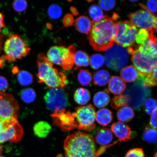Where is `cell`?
<instances>
[{
    "label": "cell",
    "instance_id": "6da1fadb",
    "mask_svg": "<svg viewBox=\"0 0 157 157\" xmlns=\"http://www.w3.org/2000/svg\"><path fill=\"white\" fill-rule=\"evenodd\" d=\"M117 15L112 18L107 15L99 22H94L87 39L91 46L97 52L106 51L115 43V27L117 21Z\"/></svg>",
    "mask_w": 157,
    "mask_h": 157
},
{
    "label": "cell",
    "instance_id": "7a4b0ae2",
    "mask_svg": "<svg viewBox=\"0 0 157 157\" xmlns=\"http://www.w3.org/2000/svg\"><path fill=\"white\" fill-rule=\"evenodd\" d=\"M66 157H97L95 141L91 135L77 132L68 135L64 141Z\"/></svg>",
    "mask_w": 157,
    "mask_h": 157
},
{
    "label": "cell",
    "instance_id": "3957f363",
    "mask_svg": "<svg viewBox=\"0 0 157 157\" xmlns=\"http://www.w3.org/2000/svg\"><path fill=\"white\" fill-rule=\"evenodd\" d=\"M31 49L28 48L19 35H12L5 41L4 51L6 60L8 62H14L25 57L29 54Z\"/></svg>",
    "mask_w": 157,
    "mask_h": 157
},
{
    "label": "cell",
    "instance_id": "277c9868",
    "mask_svg": "<svg viewBox=\"0 0 157 157\" xmlns=\"http://www.w3.org/2000/svg\"><path fill=\"white\" fill-rule=\"evenodd\" d=\"M104 59L108 68L118 71L122 69L128 63L129 54L127 48L116 44L108 49Z\"/></svg>",
    "mask_w": 157,
    "mask_h": 157
},
{
    "label": "cell",
    "instance_id": "5b68a950",
    "mask_svg": "<svg viewBox=\"0 0 157 157\" xmlns=\"http://www.w3.org/2000/svg\"><path fill=\"white\" fill-rule=\"evenodd\" d=\"M138 32V29L130 21L117 22L115 27V42L124 48L132 46Z\"/></svg>",
    "mask_w": 157,
    "mask_h": 157
},
{
    "label": "cell",
    "instance_id": "8992f818",
    "mask_svg": "<svg viewBox=\"0 0 157 157\" xmlns=\"http://www.w3.org/2000/svg\"><path fill=\"white\" fill-rule=\"evenodd\" d=\"M23 135V128L17 122V119L0 121V144L7 142H19Z\"/></svg>",
    "mask_w": 157,
    "mask_h": 157
},
{
    "label": "cell",
    "instance_id": "52a82bcc",
    "mask_svg": "<svg viewBox=\"0 0 157 157\" xmlns=\"http://www.w3.org/2000/svg\"><path fill=\"white\" fill-rule=\"evenodd\" d=\"M95 108L92 104L76 107L74 113L77 123V128L80 130L92 132L95 129Z\"/></svg>",
    "mask_w": 157,
    "mask_h": 157
},
{
    "label": "cell",
    "instance_id": "ba28073f",
    "mask_svg": "<svg viewBox=\"0 0 157 157\" xmlns=\"http://www.w3.org/2000/svg\"><path fill=\"white\" fill-rule=\"evenodd\" d=\"M131 23L137 28L144 29L156 32L157 17L150 12L144 10L130 13L128 15Z\"/></svg>",
    "mask_w": 157,
    "mask_h": 157
},
{
    "label": "cell",
    "instance_id": "9c48e42d",
    "mask_svg": "<svg viewBox=\"0 0 157 157\" xmlns=\"http://www.w3.org/2000/svg\"><path fill=\"white\" fill-rule=\"evenodd\" d=\"M44 99L48 109L53 111L64 109L68 104L67 96L62 88H51Z\"/></svg>",
    "mask_w": 157,
    "mask_h": 157
},
{
    "label": "cell",
    "instance_id": "30bf717a",
    "mask_svg": "<svg viewBox=\"0 0 157 157\" xmlns=\"http://www.w3.org/2000/svg\"><path fill=\"white\" fill-rule=\"evenodd\" d=\"M19 111L18 102L11 94L0 95V121L17 119Z\"/></svg>",
    "mask_w": 157,
    "mask_h": 157
},
{
    "label": "cell",
    "instance_id": "8fae6325",
    "mask_svg": "<svg viewBox=\"0 0 157 157\" xmlns=\"http://www.w3.org/2000/svg\"><path fill=\"white\" fill-rule=\"evenodd\" d=\"M130 54L132 55L131 60L138 71V78H141L151 72L157 67V58L150 59L139 52L138 49L133 48Z\"/></svg>",
    "mask_w": 157,
    "mask_h": 157
},
{
    "label": "cell",
    "instance_id": "7c38bea8",
    "mask_svg": "<svg viewBox=\"0 0 157 157\" xmlns=\"http://www.w3.org/2000/svg\"><path fill=\"white\" fill-rule=\"evenodd\" d=\"M51 116L55 124L63 131H70L77 128L78 124L74 113L66 111L64 109L54 111Z\"/></svg>",
    "mask_w": 157,
    "mask_h": 157
},
{
    "label": "cell",
    "instance_id": "4fadbf2b",
    "mask_svg": "<svg viewBox=\"0 0 157 157\" xmlns=\"http://www.w3.org/2000/svg\"><path fill=\"white\" fill-rule=\"evenodd\" d=\"M67 82L65 75L53 67L45 76L43 83L51 88H63L67 84Z\"/></svg>",
    "mask_w": 157,
    "mask_h": 157
},
{
    "label": "cell",
    "instance_id": "5bb4252c",
    "mask_svg": "<svg viewBox=\"0 0 157 157\" xmlns=\"http://www.w3.org/2000/svg\"><path fill=\"white\" fill-rule=\"evenodd\" d=\"M143 56L150 59L157 58V38L153 33L150 38L140 45L138 49Z\"/></svg>",
    "mask_w": 157,
    "mask_h": 157
},
{
    "label": "cell",
    "instance_id": "9a60e30c",
    "mask_svg": "<svg viewBox=\"0 0 157 157\" xmlns=\"http://www.w3.org/2000/svg\"><path fill=\"white\" fill-rule=\"evenodd\" d=\"M37 62L38 69L37 77L38 78L39 83H43L45 76L53 68V65L42 53L38 54Z\"/></svg>",
    "mask_w": 157,
    "mask_h": 157
},
{
    "label": "cell",
    "instance_id": "2e32d148",
    "mask_svg": "<svg viewBox=\"0 0 157 157\" xmlns=\"http://www.w3.org/2000/svg\"><path fill=\"white\" fill-rule=\"evenodd\" d=\"M111 129L120 140L126 142L130 140L131 129L125 124L119 121L114 123L111 125Z\"/></svg>",
    "mask_w": 157,
    "mask_h": 157
},
{
    "label": "cell",
    "instance_id": "e0dca14e",
    "mask_svg": "<svg viewBox=\"0 0 157 157\" xmlns=\"http://www.w3.org/2000/svg\"><path fill=\"white\" fill-rule=\"evenodd\" d=\"M69 51V48L63 46H54L48 51L47 58L52 63L61 66L62 60L65 54Z\"/></svg>",
    "mask_w": 157,
    "mask_h": 157
},
{
    "label": "cell",
    "instance_id": "ac0fdd59",
    "mask_svg": "<svg viewBox=\"0 0 157 157\" xmlns=\"http://www.w3.org/2000/svg\"><path fill=\"white\" fill-rule=\"evenodd\" d=\"M126 88V83L119 76H114L110 78L108 88L111 93L115 95H121Z\"/></svg>",
    "mask_w": 157,
    "mask_h": 157
},
{
    "label": "cell",
    "instance_id": "d6986e66",
    "mask_svg": "<svg viewBox=\"0 0 157 157\" xmlns=\"http://www.w3.org/2000/svg\"><path fill=\"white\" fill-rule=\"evenodd\" d=\"M113 138L112 132L107 128H101L96 132L95 140L98 144L101 146L109 144L112 141Z\"/></svg>",
    "mask_w": 157,
    "mask_h": 157
},
{
    "label": "cell",
    "instance_id": "ffe728a7",
    "mask_svg": "<svg viewBox=\"0 0 157 157\" xmlns=\"http://www.w3.org/2000/svg\"><path fill=\"white\" fill-rule=\"evenodd\" d=\"M94 22L88 17L81 16L74 21V25L78 32L87 35L91 30Z\"/></svg>",
    "mask_w": 157,
    "mask_h": 157
},
{
    "label": "cell",
    "instance_id": "44dd1931",
    "mask_svg": "<svg viewBox=\"0 0 157 157\" xmlns=\"http://www.w3.org/2000/svg\"><path fill=\"white\" fill-rule=\"evenodd\" d=\"M52 127L45 121L37 122L33 127V131L35 136L40 138H44L48 136L52 130Z\"/></svg>",
    "mask_w": 157,
    "mask_h": 157
},
{
    "label": "cell",
    "instance_id": "7402d4cb",
    "mask_svg": "<svg viewBox=\"0 0 157 157\" xmlns=\"http://www.w3.org/2000/svg\"><path fill=\"white\" fill-rule=\"evenodd\" d=\"M95 119L99 124L107 126L113 121V113L107 109H101L96 113Z\"/></svg>",
    "mask_w": 157,
    "mask_h": 157
},
{
    "label": "cell",
    "instance_id": "603a6c76",
    "mask_svg": "<svg viewBox=\"0 0 157 157\" xmlns=\"http://www.w3.org/2000/svg\"><path fill=\"white\" fill-rule=\"evenodd\" d=\"M121 78L124 82H134L138 77V71L134 66H129L124 68L120 72Z\"/></svg>",
    "mask_w": 157,
    "mask_h": 157
},
{
    "label": "cell",
    "instance_id": "cb8c5ba5",
    "mask_svg": "<svg viewBox=\"0 0 157 157\" xmlns=\"http://www.w3.org/2000/svg\"><path fill=\"white\" fill-rule=\"evenodd\" d=\"M93 101L94 105L98 108L106 107L110 101V98L107 90L96 93L94 96Z\"/></svg>",
    "mask_w": 157,
    "mask_h": 157
},
{
    "label": "cell",
    "instance_id": "d4e9b609",
    "mask_svg": "<svg viewBox=\"0 0 157 157\" xmlns=\"http://www.w3.org/2000/svg\"><path fill=\"white\" fill-rule=\"evenodd\" d=\"M74 98L76 102L78 105H86L91 99V94L86 88H78L75 92Z\"/></svg>",
    "mask_w": 157,
    "mask_h": 157
},
{
    "label": "cell",
    "instance_id": "484cf974",
    "mask_svg": "<svg viewBox=\"0 0 157 157\" xmlns=\"http://www.w3.org/2000/svg\"><path fill=\"white\" fill-rule=\"evenodd\" d=\"M69 51L65 54L62 60L61 66L65 70H69L73 67L74 64V54L76 48L73 46L68 47Z\"/></svg>",
    "mask_w": 157,
    "mask_h": 157
},
{
    "label": "cell",
    "instance_id": "4316f807",
    "mask_svg": "<svg viewBox=\"0 0 157 157\" xmlns=\"http://www.w3.org/2000/svg\"><path fill=\"white\" fill-rule=\"evenodd\" d=\"M134 112L128 106H125L120 108L117 113V117L119 121L127 123L130 121L134 117Z\"/></svg>",
    "mask_w": 157,
    "mask_h": 157
},
{
    "label": "cell",
    "instance_id": "83f0119b",
    "mask_svg": "<svg viewBox=\"0 0 157 157\" xmlns=\"http://www.w3.org/2000/svg\"><path fill=\"white\" fill-rule=\"evenodd\" d=\"M110 75L107 71L102 70L96 72L94 76V83L95 85L103 87L109 83Z\"/></svg>",
    "mask_w": 157,
    "mask_h": 157
},
{
    "label": "cell",
    "instance_id": "f1b7e54d",
    "mask_svg": "<svg viewBox=\"0 0 157 157\" xmlns=\"http://www.w3.org/2000/svg\"><path fill=\"white\" fill-rule=\"evenodd\" d=\"M74 63L78 67H87L89 64L90 58L86 52L78 51L75 53Z\"/></svg>",
    "mask_w": 157,
    "mask_h": 157
},
{
    "label": "cell",
    "instance_id": "f546056e",
    "mask_svg": "<svg viewBox=\"0 0 157 157\" xmlns=\"http://www.w3.org/2000/svg\"><path fill=\"white\" fill-rule=\"evenodd\" d=\"M139 79L142 82L143 87L145 88L152 87L156 86L157 67L151 72Z\"/></svg>",
    "mask_w": 157,
    "mask_h": 157
},
{
    "label": "cell",
    "instance_id": "4dcf8cb0",
    "mask_svg": "<svg viewBox=\"0 0 157 157\" xmlns=\"http://www.w3.org/2000/svg\"><path fill=\"white\" fill-rule=\"evenodd\" d=\"M131 100V97L128 95H119L116 96L112 99L111 106L117 109L120 107L128 106Z\"/></svg>",
    "mask_w": 157,
    "mask_h": 157
},
{
    "label": "cell",
    "instance_id": "1f68e13d",
    "mask_svg": "<svg viewBox=\"0 0 157 157\" xmlns=\"http://www.w3.org/2000/svg\"><path fill=\"white\" fill-rule=\"evenodd\" d=\"M157 130L151 126L150 124L145 127L143 135V138L146 142L156 143L157 142Z\"/></svg>",
    "mask_w": 157,
    "mask_h": 157
},
{
    "label": "cell",
    "instance_id": "d6a6232c",
    "mask_svg": "<svg viewBox=\"0 0 157 157\" xmlns=\"http://www.w3.org/2000/svg\"><path fill=\"white\" fill-rule=\"evenodd\" d=\"M17 80L21 85L26 86L30 85L33 81L32 74L25 70H21L18 72Z\"/></svg>",
    "mask_w": 157,
    "mask_h": 157
},
{
    "label": "cell",
    "instance_id": "836d02e7",
    "mask_svg": "<svg viewBox=\"0 0 157 157\" xmlns=\"http://www.w3.org/2000/svg\"><path fill=\"white\" fill-rule=\"evenodd\" d=\"M89 13L90 17L95 22L101 21L104 16L101 9L99 6L96 5H92L90 7Z\"/></svg>",
    "mask_w": 157,
    "mask_h": 157
},
{
    "label": "cell",
    "instance_id": "e575fe53",
    "mask_svg": "<svg viewBox=\"0 0 157 157\" xmlns=\"http://www.w3.org/2000/svg\"><path fill=\"white\" fill-rule=\"evenodd\" d=\"M78 82L83 86H87L91 83L93 77L90 71L87 70H81L78 75Z\"/></svg>",
    "mask_w": 157,
    "mask_h": 157
},
{
    "label": "cell",
    "instance_id": "d590c367",
    "mask_svg": "<svg viewBox=\"0 0 157 157\" xmlns=\"http://www.w3.org/2000/svg\"><path fill=\"white\" fill-rule=\"evenodd\" d=\"M21 99L25 102L30 103L35 101L36 94L32 88H27L23 90L21 93Z\"/></svg>",
    "mask_w": 157,
    "mask_h": 157
},
{
    "label": "cell",
    "instance_id": "8d00e7d4",
    "mask_svg": "<svg viewBox=\"0 0 157 157\" xmlns=\"http://www.w3.org/2000/svg\"><path fill=\"white\" fill-rule=\"evenodd\" d=\"M155 33L156 32L146 29H140L137 33L135 41L137 44H142L147 39L150 38L152 33Z\"/></svg>",
    "mask_w": 157,
    "mask_h": 157
},
{
    "label": "cell",
    "instance_id": "74e56055",
    "mask_svg": "<svg viewBox=\"0 0 157 157\" xmlns=\"http://www.w3.org/2000/svg\"><path fill=\"white\" fill-rule=\"evenodd\" d=\"M90 62L92 68L97 70L103 66L105 62V59L101 54H95L91 57Z\"/></svg>",
    "mask_w": 157,
    "mask_h": 157
},
{
    "label": "cell",
    "instance_id": "f35d334b",
    "mask_svg": "<svg viewBox=\"0 0 157 157\" xmlns=\"http://www.w3.org/2000/svg\"><path fill=\"white\" fill-rule=\"evenodd\" d=\"M48 13L50 18L53 19H57L62 16V10L59 6L54 4L49 6Z\"/></svg>",
    "mask_w": 157,
    "mask_h": 157
},
{
    "label": "cell",
    "instance_id": "ab89813d",
    "mask_svg": "<svg viewBox=\"0 0 157 157\" xmlns=\"http://www.w3.org/2000/svg\"><path fill=\"white\" fill-rule=\"evenodd\" d=\"M157 101L155 99L149 98L145 101L143 105V110L148 115H151L157 108Z\"/></svg>",
    "mask_w": 157,
    "mask_h": 157
},
{
    "label": "cell",
    "instance_id": "60d3db41",
    "mask_svg": "<svg viewBox=\"0 0 157 157\" xmlns=\"http://www.w3.org/2000/svg\"><path fill=\"white\" fill-rule=\"evenodd\" d=\"M13 7L17 13L24 12L28 7V3L25 0H16L13 3Z\"/></svg>",
    "mask_w": 157,
    "mask_h": 157
},
{
    "label": "cell",
    "instance_id": "b9f144b4",
    "mask_svg": "<svg viewBox=\"0 0 157 157\" xmlns=\"http://www.w3.org/2000/svg\"><path fill=\"white\" fill-rule=\"evenodd\" d=\"M139 5L144 10L150 11L154 15L157 12V1L155 0H151L147 1L146 6L141 4Z\"/></svg>",
    "mask_w": 157,
    "mask_h": 157
},
{
    "label": "cell",
    "instance_id": "7bdbcfd3",
    "mask_svg": "<svg viewBox=\"0 0 157 157\" xmlns=\"http://www.w3.org/2000/svg\"><path fill=\"white\" fill-rule=\"evenodd\" d=\"M99 4L100 7L105 11H109L113 9L116 5L115 1H100Z\"/></svg>",
    "mask_w": 157,
    "mask_h": 157
},
{
    "label": "cell",
    "instance_id": "ee69618b",
    "mask_svg": "<svg viewBox=\"0 0 157 157\" xmlns=\"http://www.w3.org/2000/svg\"><path fill=\"white\" fill-rule=\"evenodd\" d=\"M125 157H145L143 149L135 148L131 149L128 152Z\"/></svg>",
    "mask_w": 157,
    "mask_h": 157
},
{
    "label": "cell",
    "instance_id": "f6af8a7d",
    "mask_svg": "<svg viewBox=\"0 0 157 157\" xmlns=\"http://www.w3.org/2000/svg\"><path fill=\"white\" fill-rule=\"evenodd\" d=\"M9 87L8 82L5 77L0 76V95L5 94Z\"/></svg>",
    "mask_w": 157,
    "mask_h": 157
},
{
    "label": "cell",
    "instance_id": "bcb514c9",
    "mask_svg": "<svg viewBox=\"0 0 157 157\" xmlns=\"http://www.w3.org/2000/svg\"><path fill=\"white\" fill-rule=\"evenodd\" d=\"M74 21L73 16L67 14L65 15L63 22L64 27H70L74 25Z\"/></svg>",
    "mask_w": 157,
    "mask_h": 157
},
{
    "label": "cell",
    "instance_id": "7dc6e473",
    "mask_svg": "<svg viewBox=\"0 0 157 157\" xmlns=\"http://www.w3.org/2000/svg\"><path fill=\"white\" fill-rule=\"evenodd\" d=\"M157 109L153 112L151 116L150 125L153 128L157 129Z\"/></svg>",
    "mask_w": 157,
    "mask_h": 157
},
{
    "label": "cell",
    "instance_id": "c3c4849f",
    "mask_svg": "<svg viewBox=\"0 0 157 157\" xmlns=\"http://www.w3.org/2000/svg\"><path fill=\"white\" fill-rule=\"evenodd\" d=\"M5 24L4 22V16L0 13V32H1L2 29L4 28Z\"/></svg>",
    "mask_w": 157,
    "mask_h": 157
},
{
    "label": "cell",
    "instance_id": "681fc988",
    "mask_svg": "<svg viewBox=\"0 0 157 157\" xmlns=\"http://www.w3.org/2000/svg\"><path fill=\"white\" fill-rule=\"evenodd\" d=\"M3 39V35L0 34V53L1 52L2 48Z\"/></svg>",
    "mask_w": 157,
    "mask_h": 157
},
{
    "label": "cell",
    "instance_id": "f907efd6",
    "mask_svg": "<svg viewBox=\"0 0 157 157\" xmlns=\"http://www.w3.org/2000/svg\"><path fill=\"white\" fill-rule=\"evenodd\" d=\"M71 10L72 13H73L74 15L77 14V13H78L77 11L76 10L75 8L74 7H72L71 8Z\"/></svg>",
    "mask_w": 157,
    "mask_h": 157
},
{
    "label": "cell",
    "instance_id": "816d5d0a",
    "mask_svg": "<svg viewBox=\"0 0 157 157\" xmlns=\"http://www.w3.org/2000/svg\"><path fill=\"white\" fill-rule=\"evenodd\" d=\"M13 71H14V72H13V73H16L17 72L18 73L19 72L18 68L16 67H14V68H13Z\"/></svg>",
    "mask_w": 157,
    "mask_h": 157
},
{
    "label": "cell",
    "instance_id": "f5cc1de1",
    "mask_svg": "<svg viewBox=\"0 0 157 157\" xmlns=\"http://www.w3.org/2000/svg\"><path fill=\"white\" fill-rule=\"evenodd\" d=\"M3 149L2 147V146L1 145H0V155L2 154V153L3 152Z\"/></svg>",
    "mask_w": 157,
    "mask_h": 157
},
{
    "label": "cell",
    "instance_id": "db71d44e",
    "mask_svg": "<svg viewBox=\"0 0 157 157\" xmlns=\"http://www.w3.org/2000/svg\"><path fill=\"white\" fill-rule=\"evenodd\" d=\"M130 1L131 2H135L137 1Z\"/></svg>",
    "mask_w": 157,
    "mask_h": 157
},
{
    "label": "cell",
    "instance_id": "11a10c76",
    "mask_svg": "<svg viewBox=\"0 0 157 157\" xmlns=\"http://www.w3.org/2000/svg\"><path fill=\"white\" fill-rule=\"evenodd\" d=\"M0 157H5L3 156L0 155Z\"/></svg>",
    "mask_w": 157,
    "mask_h": 157
}]
</instances>
